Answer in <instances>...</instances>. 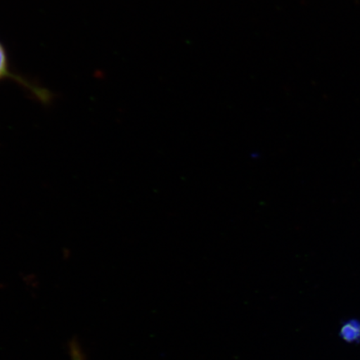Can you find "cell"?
Returning <instances> with one entry per match:
<instances>
[{
  "label": "cell",
  "mask_w": 360,
  "mask_h": 360,
  "mask_svg": "<svg viewBox=\"0 0 360 360\" xmlns=\"http://www.w3.org/2000/svg\"><path fill=\"white\" fill-rule=\"evenodd\" d=\"M340 336L349 344L360 343V321L351 319L341 326Z\"/></svg>",
  "instance_id": "2"
},
{
  "label": "cell",
  "mask_w": 360,
  "mask_h": 360,
  "mask_svg": "<svg viewBox=\"0 0 360 360\" xmlns=\"http://www.w3.org/2000/svg\"><path fill=\"white\" fill-rule=\"evenodd\" d=\"M6 79H11L20 84L40 102L47 103L51 100V94L49 90L31 83L30 81L17 75L11 70L6 48L0 42V81Z\"/></svg>",
  "instance_id": "1"
},
{
  "label": "cell",
  "mask_w": 360,
  "mask_h": 360,
  "mask_svg": "<svg viewBox=\"0 0 360 360\" xmlns=\"http://www.w3.org/2000/svg\"><path fill=\"white\" fill-rule=\"evenodd\" d=\"M72 360H84L77 346L73 345L71 346Z\"/></svg>",
  "instance_id": "3"
}]
</instances>
